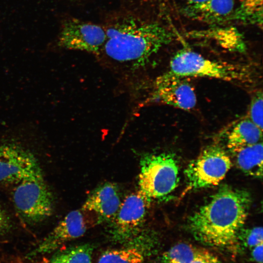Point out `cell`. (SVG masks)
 <instances>
[{"mask_svg":"<svg viewBox=\"0 0 263 263\" xmlns=\"http://www.w3.org/2000/svg\"><path fill=\"white\" fill-rule=\"evenodd\" d=\"M251 204L248 192L224 186L189 217L188 228L196 240L204 244L217 247L235 245Z\"/></svg>","mask_w":263,"mask_h":263,"instance_id":"obj_1","label":"cell"},{"mask_svg":"<svg viewBox=\"0 0 263 263\" xmlns=\"http://www.w3.org/2000/svg\"><path fill=\"white\" fill-rule=\"evenodd\" d=\"M105 29L107 38L102 52L133 70L144 66L173 39V34L161 24L132 17L117 20Z\"/></svg>","mask_w":263,"mask_h":263,"instance_id":"obj_2","label":"cell"},{"mask_svg":"<svg viewBox=\"0 0 263 263\" xmlns=\"http://www.w3.org/2000/svg\"><path fill=\"white\" fill-rule=\"evenodd\" d=\"M169 71L184 77H201L227 82H251L254 73L247 65L211 60L188 48L182 49L171 58Z\"/></svg>","mask_w":263,"mask_h":263,"instance_id":"obj_3","label":"cell"},{"mask_svg":"<svg viewBox=\"0 0 263 263\" xmlns=\"http://www.w3.org/2000/svg\"><path fill=\"white\" fill-rule=\"evenodd\" d=\"M139 190L150 202L170 194L179 181V167L173 154L146 153L140 161Z\"/></svg>","mask_w":263,"mask_h":263,"instance_id":"obj_4","label":"cell"},{"mask_svg":"<svg viewBox=\"0 0 263 263\" xmlns=\"http://www.w3.org/2000/svg\"><path fill=\"white\" fill-rule=\"evenodd\" d=\"M231 166L230 158L221 145L208 146L185 169L188 188L196 189L217 185Z\"/></svg>","mask_w":263,"mask_h":263,"instance_id":"obj_5","label":"cell"},{"mask_svg":"<svg viewBox=\"0 0 263 263\" xmlns=\"http://www.w3.org/2000/svg\"><path fill=\"white\" fill-rule=\"evenodd\" d=\"M13 200L19 214L29 224L44 220L53 211V196L43 179L18 183L13 191Z\"/></svg>","mask_w":263,"mask_h":263,"instance_id":"obj_6","label":"cell"},{"mask_svg":"<svg viewBox=\"0 0 263 263\" xmlns=\"http://www.w3.org/2000/svg\"><path fill=\"white\" fill-rule=\"evenodd\" d=\"M150 203L139 190L127 196L114 216L108 222L112 239L127 242L140 233Z\"/></svg>","mask_w":263,"mask_h":263,"instance_id":"obj_7","label":"cell"},{"mask_svg":"<svg viewBox=\"0 0 263 263\" xmlns=\"http://www.w3.org/2000/svg\"><path fill=\"white\" fill-rule=\"evenodd\" d=\"M42 179L41 169L32 153L14 144L0 146V183Z\"/></svg>","mask_w":263,"mask_h":263,"instance_id":"obj_8","label":"cell"},{"mask_svg":"<svg viewBox=\"0 0 263 263\" xmlns=\"http://www.w3.org/2000/svg\"><path fill=\"white\" fill-rule=\"evenodd\" d=\"M148 101L189 111L195 107L197 100L194 89L187 78L168 71L155 79Z\"/></svg>","mask_w":263,"mask_h":263,"instance_id":"obj_9","label":"cell"},{"mask_svg":"<svg viewBox=\"0 0 263 263\" xmlns=\"http://www.w3.org/2000/svg\"><path fill=\"white\" fill-rule=\"evenodd\" d=\"M107 38L105 27L76 19H69L63 25L58 39L60 46L99 55Z\"/></svg>","mask_w":263,"mask_h":263,"instance_id":"obj_10","label":"cell"},{"mask_svg":"<svg viewBox=\"0 0 263 263\" xmlns=\"http://www.w3.org/2000/svg\"><path fill=\"white\" fill-rule=\"evenodd\" d=\"M90 224L82 210L68 213L29 255L33 256L51 252L61 245L83 236Z\"/></svg>","mask_w":263,"mask_h":263,"instance_id":"obj_11","label":"cell"},{"mask_svg":"<svg viewBox=\"0 0 263 263\" xmlns=\"http://www.w3.org/2000/svg\"><path fill=\"white\" fill-rule=\"evenodd\" d=\"M118 187L106 182L96 188L88 196L82 210L95 214L96 222H109L115 215L121 203Z\"/></svg>","mask_w":263,"mask_h":263,"instance_id":"obj_12","label":"cell"},{"mask_svg":"<svg viewBox=\"0 0 263 263\" xmlns=\"http://www.w3.org/2000/svg\"><path fill=\"white\" fill-rule=\"evenodd\" d=\"M122 248L104 252L97 263H144L156 242L154 234L142 231Z\"/></svg>","mask_w":263,"mask_h":263,"instance_id":"obj_13","label":"cell"},{"mask_svg":"<svg viewBox=\"0 0 263 263\" xmlns=\"http://www.w3.org/2000/svg\"><path fill=\"white\" fill-rule=\"evenodd\" d=\"M263 130L247 116L236 120L221 132L227 148L232 152L262 142Z\"/></svg>","mask_w":263,"mask_h":263,"instance_id":"obj_14","label":"cell"},{"mask_svg":"<svg viewBox=\"0 0 263 263\" xmlns=\"http://www.w3.org/2000/svg\"><path fill=\"white\" fill-rule=\"evenodd\" d=\"M235 0H207L196 5L185 6L184 12L189 18L207 23L228 19L234 12Z\"/></svg>","mask_w":263,"mask_h":263,"instance_id":"obj_15","label":"cell"},{"mask_svg":"<svg viewBox=\"0 0 263 263\" xmlns=\"http://www.w3.org/2000/svg\"><path fill=\"white\" fill-rule=\"evenodd\" d=\"M190 35L194 38L213 40L220 47L231 52L241 53L245 50L243 38L233 28H212L204 31L193 32Z\"/></svg>","mask_w":263,"mask_h":263,"instance_id":"obj_16","label":"cell"},{"mask_svg":"<svg viewBox=\"0 0 263 263\" xmlns=\"http://www.w3.org/2000/svg\"><path fill=\"white\" fill-rule=\"evenodd\" d=\"M237 166L247 175L262 178L263 175L262 142L232 152Z\"/></svg>","mask_w":263,"mask_h":263,"instance_id":"obj_17","label":"cell"},{"mask_svg":"<svg viewBox=\"0 0 263 263\" xmlns=\"http://www.w3.org/2000/svg\"><path fill=\"white\" fill-rule=\"evenodd\" d=\"M204 250L190 244L180 243L165 252L158 263H190Z\"/></svg>","mask_w":263,"mask_h":263,"instance_id":"obj_18","label":"cell"},{"mask_svg":"<svg viewBox=\"0 0 263 263\" xmlns=\"http://www.w3.org/2000/svg\"><path fill=\"white\" fill-rule=\"evenodd\" d=\"M93 250L89 244L73 247L56 255L49 263H92Z\"/></svg>","mask_w":263,"mask_h":263,"instance_id":"obj_19","label":"cell"},{"mask_svg":"<svg viewBox=\"0 0 263 263\" xmlns=\"http://www.w3.org/2000/svg\"><path fill=\"white\" fill-rule=\"evenodd\" d=\"M234 16L237 19L262 25L263 0H240Z\"/></svg>","mask_w":263,"mask_h":263,"instance_id":"obj_20","label":"cell"},{"mask_svg":"<svg viewBox=\"0 0 263 263\" xmlns=\"http://www.w3.org/2000/svg\"><path fill=\"white\" fill-rule=\"evenodd\" d=\"M263 228L257 226L249 228L240 229L238 232L236 245L244 249H250L257 244L263 243Z\"/></svg>","mask_w":263,"mask_h":263,"instance_id":"obj_21","label":"cell"},{"mask_svg":"<svg viewBox=\"0 0 263 263\" xmlns=\"http://www.w3.org/2000/svg\"><path fill=\"white\" fill-rule=\"evenodd\" d=\"M263 92H257L252 96L249 105L247 117L263 130Z\"/></svg>","mask_w":263,"mask_h":263,"instance_id":"obj_22","label":"cell"},{"mask_svg":"<svg viewBox=\"0 0 263 263\" xmlns=\"http://www.w3.org/2000/svg\"><path fill=\"white\" fill-rule=\"evenodd\" d=\"M190 263H221V262L215 256L204 249Z\"/></svg>","mask_w":263,"mask_h":263,"instance_id":"obj_23","label":"cell"},{"mask_svg":"<svg viewBox=\"0 0 263 263\" xmlns=\"http://www.w3.org/2000/svg\"><path fill=\"white\" fill-rule=\"evenodd\" d=\"M263 243H261L250 249L251 257L254 261L257 263H263Z\"/></svg>","mask_w":263,"mask_h":263,"instance_id":"obj_24","label":"cell"},{"mask_svg":"<svg viewBox=\"0 0 263 263\" xmlns=\"http://www.w3.org/2000/svg\"><path fill=\"white\" fill-rule=\"evenodd\" d=\"M7 223V221L6 216L0 207V232L5 228Z\"/></svg>","mask_w":263,"mask_h":263,"instance_id":"obj_25","label":"cell"},{"mask_svg":"<svg viewBox=\"0 0 263 263\" xmlns=\"http://www.w3.org/2000/svg\"><path fill=\"white\" fill-rule=\"evenodd\" d=\"M207 0H186V6L196 5L201 4Z\"/></svg>","mask_w":263,"mask_h":263,"instance_id":"obj_26","label":"cell"},{"mask_svg":"<svg viewBox=\"0 0 263 263\" xmlns=\"http://www.w3.org/2000/svg\"></svg>","mask_w":263,"mask_h":263,"instance_id":"obj_27","label":"cell"}]
</instances>
